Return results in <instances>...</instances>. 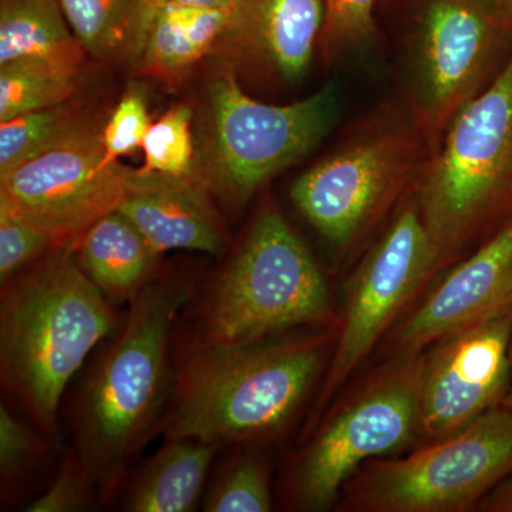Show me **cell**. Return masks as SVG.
I'll return each mask as SVG.
<instances>
[{"label": "cell", "mask_w": 512, "mask_h": 512, "mask_svg": "<svg viewBox=\"0 0 512 512\" xmlns=\"http://www.w3.org/2000/svg\"><path fill=\"white\" fill-rule=\"evenodd\" d=\"M114 326L111 303L69 247L53 249L2 285L3 383L47 433L56 430L67 384Z\"/></svg>", "instance_id": "cell-1"}, {"label": "cell", "mask_w": 512, "mask_h": 512, "mask_svg": "<svg viewBox=\"0 0 512 512\" xmlns=\"http://www.w3.org/2000/svg\"><path fill=\"white\" fill-rule=\"evenodd\" d=\"M328 340L200 345L177 377L165 440L258 443L291 423L325 365Z\"/></svg>", "instance_id": "cell-2"}, {"label": "cell", "mask_w": 512, "mask_h": 512, "mask_svg": "<svg viewBox=\"0 0 512 512\" xmlns=\"http://www.w3.org/2000/svg\"><path fill=\"white\" fill-rule=\"evenodd\" d=\"M192 293L188 281H151L84 390L76 457L104 495L153 434L170 384L171 333Z\"/></svg>", "instance_id": "cell-3"}, {"label": "cell", "mask_w": 512, "mask_h": 512, "mask_svg": "<svg viewBox=\"0 0 512 512\" xmlns=\"http://www.w3.org/2000/svg\"><path fill=\"white\" fill-rule=\"evenodd\" d=\"M417 204L437 269L471 254L512 221V57L444 131L421 171Z\"/></svg>", "instance_id": "cell-4"}, {"label": "cell", "mask_w": 512, "mask_h": 512, "mask_svg": "<svg viewBox=\"0 0 512 512\" xmlns=\"http://www.w3.org/2000/svg\"><path fill=\"white\" fill-rule=\"evenodd\" d=\"M332 318L328 282L284 215L265 207L218 276L200 345H248Z\"/></svg>", "instance_id": "cell-5"}, {"label": "cell", "mask_w": 512, "mask_h": 512, "mask_svg": "<svg viewBox=\"0 0 512 512\" xmlns=\"http://www.w3.org/2000/svg\"><path fill=\"white\" fill-rule=\"evenodd\" d=\"M208 101L210 138L200 170L212 194L231 207L308 156L335 126L340 106L335 84L286 106L262 103L232 70L212 79Z\"/></svg>", "instance_id": "cell-6"}, {"label": "cell", "mask_w": 512, "mask_h": 512, "mask_svg": "<svg viewBox=\"0 0 512 512\" xmlns=\"http://www.w3.org/2000/svg\"><path fill=\"white\" fill-rule=\"evenodd\" d=\"M512 474V412L495 406L447 439L365 463L343 507L363 512H466Z\"/></svg>", "instance_id": "cell-7"}, {"label": "cell", "mask_w": 512, "mask_h": 512, "mask_svg": "<svg viewBox=\"0 0 512 512\" xmlns=\"http://www.w3.org/2000/svg\"><path fill=\"white\" fill-rule=\"evenodd\" d=\"M512 57V0H426L414 46L421 121L444 134Z\"/></svg>", "instance_id": "cell-8"}, {"label": "cell", "mask_w": 512, "mask_h": 512, "mask_svg": "<svg viewBox=\"0 0 512 512\" xmlns=\"http://www.w3.org/2000/svg\"><path fill=\"white\" fill-rule=\"evenodd\" d=\"M421 363L394 359L320 430L293 478L302 508L326 510L362 464L417 440Z\"/></svg>", "instance_id": "cell-9"}, {"label": "cell", "mask_w": 512, "mask_h": 512, "mask_svg": "<svg viewBox=\"0 0 512 512\" xmlns=\"http://www.w3.org/2000/svg\"><path fill=\"white\" fill-rule=\"evenodd\" d=\"M417 161L412 137L403 131H377L309 168L292 184L291 198L323 238L348 248L420 177Z\"/></svg>", "instance_id": "cell-10"}, {"label": "cell", "mask_w": 512, "mask_h": 512, "mask_svg": "<svg viewBox=\"0 0 512 512\" xmlns=\"http://www.w3.org/2000/svg\"><path fill=\"white\" fill-rule=\"evenodd\" d=\"M437 272L436 254L413 198L353 276L338 343L320 392L319 410L392 330L394 320Z\"/></svg>", "instance_id": "cell-11"}, {"label": "cell", "mask_w": 512, "mask_h": 512, "mask_svg": "<svg viewBox=\"0 0 512 512\" xmlns=\"http://www.w3.org/2000/svg\"><path fill=\"white\" fill-rule=\"evenodd\" d=\"M103 133L90 126L42 156L0 175V201L70 247L87 228L116 211L131 168L104 167Z\"/></svg>", "instance_id": "cell-12"}, {"label": "cell", "mask_w": 512, "mask_h": 512, "mask_svg": "<svg viewBox=\"0 0 512 512\" xmlns=\"http://www.w3.org/2000/svg\"><path fill=\"white\" fill-rule=\"evenodd\" d=\"M512 313L460 330L424 350L417 440L453 436L500 406L510 384Z\"/></svg>", "instance_id": "cell-13"}, {"label": "cell", "mask_w": 512, "mask_h": 512, "mask_svg": "<svg viewBox=\"0 0 512 512\" xmlns=\"http://www.w3.org/2000/svg\"><path fill=\"white\" fill-rule=\"evenodd\" d=\"M512 313V221L474 249L387 336L393 359Z\"/></svg>", "instance_id": "cell-14"}, {"label": "cell", "mask_w": 512, "mask_h": 512, "mask_svg": "<svg viewBox=\"0 0 512 512\" xmlns=\"http://www.w3.org/2000/svg\"><path fill=\"white\" fill-rule=\"evenodd\" d=\"M201 170L185 177L131 168L120 211L158 254L173 249L221 256L228 238Z\"/></svg>", "instance_id": "cell-15"}, {"label": "cell", "mask_w": 512, "mask_h": 512, "mask_svg": "<svg viewBox=\"0 0 512 512\" xmlns=\"http://www.w3.org/2000/svg\"><path fill=\"white\" fill-rule=\"evenodd\" d=\"M325 20L326 0H235L218 50L295 82L311 66Z\"/></svg>", "instance_id": "cell-16"}, {"label": "cell", "mask_w": 512, "mask_h": 512, "mask_svg": "<svg viewBox=\"0 0 512 512\" xmlns=\"http://www.w3.org/2000/svg\"><path fill=\"white\" fill-rule=\"evenodd\" d=\"M69 248L110 303L133 301L150 284L161 255L117 210L94 222Z\"/></svg>", "instance_id": "cell-17"}, {"label": "cell", "mask_w": 512, "mask_h": 512, "mask_svg": "<svg viewBox=\"0 0 512 512\" xmlns=\"http://www.w3.org/2000/svg\"><path fill=\"white\" fill-rule=\"evenodd\" d=\"M231 9H154L137 59L140 72L163 80L177 79L204 57L217 52L227 32Z\"/></svg>", "instance_id": "cell-18"}, {"label": "cell", "mask_w": 512, "mask_h": 512, "mask_svg": "<svg viewBox=\"0 0 512 512\" xmlns=\"http://www.w3.org/2000/svg\"><path fill=\"white\" fill-rule=\"evenodd\" d=\"M220 444L192 439L167 440L151 457L128 491L131 512H187L198 503Z\"/></svg>", "instance_id": "cell-19"}, {"label": "cell", "mask_w": 512, "mask_h": 512, "mask_svg": "<svg viewBox=\"0 0 512 512\" xmlns=\"http://www.w3.org/2000/svg\"><path fill=\"white\" fill-rule=\"evenodd\" d=\"M84 56L59 0H0V66L25 59L82 66Z\"/></svg>", "instance_id": "cell-20"}, {"label": "cell", "mask_w": 512, "mask_h": 512, "mask_svg": "<svg viewBox=\"0 0 512 512\" xmlns=\"http://www.w3.org/2000/svg\"><path fill=\"white\" fill-rule=\"evenodd\" d=\"M86 55L101 62L137 60L151 16V0H59Z\"/></svg>", "instance_id": "cell-21"}, {"label": "cell", "mask_w": 512, "mask_h": 512, "mask_svg": "<svg viewBox=\"0 0 512 512\" xmlns=\"http://www.w3.org/2000/svg\"><path fill=\"white\" fill-rule=\"evenodd\" d=\"M80 66L53 60H16L0 66V123L67 103Z\"/></svg>", "instance_id": "cell-22"}, {"label": "cell", "mask_w": 512, "mask_h": 512, "mask_svg": "<svg viewBox=\"0 0 512 512\" xmlns=\"http://www.w3.org/2000/svg\"><path fill=\"white\" fill-rule=\"evenodd\" d=\"M90 126L67 103L0 123V175L59 147Z\"/></svg>", "instance_id": "cell-23"}, {"label": "cell", "mask_w": 512, "mask_h": 512, "mask_svg": "<svg viewBox=\"0 0 512 512\" xmlns=\"http://www.w3.org/2000/svg\"><path fill=\"white\" fill-rule=\"evenodd\" d=\"M141 148L144 164L138 170L143 173L185 177L197 173L192 138V110L187 104H177L165 111L160 119L151 124Z\"/></svg>", "instance_id": "cell-24"}, {"label": "cell", "mask_w": 512, "mask_h": 512, "mask_svg": "<svg viewBox=\"0 0 512 512\" xmlns=\"http://www.w3.org/2000/svg\"><path fill=\"white\" fill-rule=\"evenodd\" d=\"M210 512H268L272 510L271 470L265 458L244 456L229 464L205 498Z\"/></svg>", "instance_id": "cell-25"}, {"label": "cell", "mask_w": 512, "mask_h": 512, "mask_svg": "<svg viewBox=\"0 0 512 512\" xmlns=\"http://www.w3.org/2000/svg\"><path fill=\"white\" fill-rule=\"evenodd\" d=\"M57 248L42 229L0 201V279L2 285Z\"/></svg>", "instance_id": "cell-26"}, {"label": "cell", "mask_w": 512, "mask_h": 512, "mask_svg": "<svg viewBox=\"0 0 512 512\" xmlns=\"http://www.w3.org/2000/svg\"><path fill=\"white\" fill-rule=\"evenodd\" d=\"M151 124L146 94L138 87H130L101 131L104 150L101 164L109 167L119 163L121 157L133 154L143 144Z\"/></svg>", "instance_id": "cell-27"}, {"label": "cell", "mask_w": 512, "mask_h": 512, "mask_svg": "<svg viewBox=\"0 0 512 512\" xmlns=\"http://www.w3.org/2000/svg\"><path fill=\"white\" fill-rule=\"evenodd\" d=\"M377 0H326L322 37L328 49H346L365 42L375 29Z\"/></svg>", "instance_id": "cell-28"}, {"label": "cell", "mask_w": 512, "mask_h": 512, "mask_svg": "<svg viewBox=\"0 0 512 512\" xmlns=\"http://www.w3.org/2000/svg\"><path fill=\"white\" fill-rule=\"evenodd\" d=\"M40 443L28 426L15 416L5 403L0 404V476L10 484L25 476L35 466Z\"/></svg>", "instance_id": "cell-29"}, {"label": "cell", "mask_w": 512, "mask_h": 512, "mask_svg": "<svg viewBox=\"0 0 512 512\" xmlns=\"http://www.w3.org/2000/svg\"><path fill=\"white\" fill-rule=\"evenodd\" d=\"M94 483L76 456L66 460L46 493L26 508L29 512H73L86 510L92 501Z\"/></svg>", "instance_id": "cell-30"}, {"label": "cell", "mask_w": 512, "mask_h": 512, "mask_svg": "<svg viewBox=\"0 0 512 512\" xmlns=\"http://www.w3.org/2000/svg\"><path fill=\"white\" fill-rule=\"evenodd\" d=\"M478 511L512 512V474L481 501Z\"/></svg>", "instance_id": "cell-31"}, {"label": "cell", "mask_w": 512, "mask_h": 512, "mask_svg": "<svg viewBox=\"0 0 512 512\" xmlns=\"http://www.w3.org/2000/svg\"><path fill=\"white\" fill-rule=\"evenodd\" d=\"M235 0H151V12L161 6H190V8H232Z\"/></svg>", "instance_id": "cell-32"}, {"label": "cell", "mask_w": 512, "mask_h": 512, "mask_svg": "<svg viewBox=\"0 0 512 512\" xmlns=\"http://www.w3.org/2000/svg\"><path fill=\"white\" fill-rule=\"evenodd\" d=\"M501 406H504L505 409H508L510 412H512V336L510 343V384H508L507 393H505L503 402H501Z\"/></svg>", "instance_id": "cell-33"}]
</instances>
